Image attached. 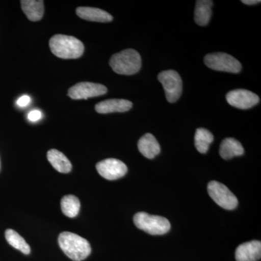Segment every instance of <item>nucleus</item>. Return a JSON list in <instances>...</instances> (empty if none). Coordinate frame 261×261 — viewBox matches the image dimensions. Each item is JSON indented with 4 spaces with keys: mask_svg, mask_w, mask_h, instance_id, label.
I'll list each match as a JSON object with an SVG mask.
<instances>
[{
    "mask_svg": "<svg viewBox=\"0 0 261 261\" xmlns=\"http://www.w3.org/2000/svg\"><path fill=\"white\" fill-rule=\"evenodd\" d=\"M76 14L84 20L99 23H108L112 21L113 19L112 15L108 12L89 7H80L76 9Z\"/></svg>",
    "mask_w": 261,
    "mask_h": 261,
    "instance_id": "nucleus-13",
    "label": "nucleus"
},
{
    "mask_svg": "<svg viewBox=\"0 0 261 261\" xmlns=\"http://www.w3.org/2000/svg\"><path fill=\"white\" fill-rule=\"evenodd\" d=\"M204 63L211 69L227 73H238L241 71V63L233 57L224 53H211L204 58Z\"/></svg>",
    "mask_w": 261,
    "mask_h": 261,
    "instance_id": "nucleus-5",
    "label": "nucleus"
},
{
    "mask_svg": "<svg viewBox=\"0 0 261 261\" xmlns=\"http://www.w3.org/2000/svg\"><path fill=\"white\" fill-rule=\"evenodd\" d=\"M21 8L27 18L32 21H39L44 13V2L41 0H22Z\"/></svg>",
    "mask_w": 261,
    "mask_h": 261,
    "instance_id": "nucleus-16",
    "label": "nucleus"
},
{
    "mask_svg": "<svg viewBox=\"0 0 261 261\" xmlns=\"http://www.w3.org/2000/svg\"><path fill=\"white\" fill-rule=\"evenodd\" d=\"M97 172L108 180H116L122 178L128 171L126 165L115 159L103 160L96 165Z\"/></svg>",
    "mask_w": 261,
    "mask_h": 261,
    "instance_id": "nucleus-9",
    "label": "nucleus"
},
{
    "mask_svg": "<svg viewBox=\"0 0 261 261\" xmlns=\"http://www.w3.org/2000/svg\"><path fill=\"white\" fill-rule=\"evenodd\" d=\"M242 3L247 5H254L259 4L260 3V1H258V0H243Z\"/></svg>",
    "mask_w": 261,
    "mask_h": 261,
    "instance_id": "nucleus-24",
    "label": "nucleus"
},
{
    "mask_svg": "<svg viewBox=\"0 0 261 261\" xmlns=\"http://www.w3.org/2000/svg\"><path fill=\"white\" fill-rule=\"evenodd\" d=\"M207 192L211 198L220 207L226 210H233L238 207V198L224 184L216 181L209 182Z\"/></svg>",
    "mask_w": 261,
    "mask_h": 261,
    "instance_id": "nucleus-7",
    "label": "nucleus"
},
{
    "mask_svg": "<svg viewBox=\"0 0 261 261\" xmlns=\"http://www.w3.org/2000/svg\"><path fill=\"white\" fill-rule=\"evenodd\" d=\"M213 2L198 0L196 2L195 20L197 25L205 27L210 21L212 15Z\"/></svg>",
    "mask_w": 261,
    "mask_h": 261,
    "instance_id": "nucleus-18",
    "label": "nucleus"
},
{
    "mask_svg": "<svg viewBox=\"0 0 261 261\" xmlns=\"http://www.w3.org/2000/svg\"><path fill=\"white\" fill-rule=\"evenodd\" d=\"M134 223L137 228L151 235L165 234L171 229V224L167 219L145 212L135 214Z\"/></svg>",
    "mask_w": 261,
    "mask_h": 261,
    "instance_id": "nucleus-4",
    "label": "nucleus"
},
{
    "mask_svg": "<svg viewBox=\"0 0 261 261\" xmlns=\"http://www.w3.org/2000/svg\"><path fill=\"white\" fill-rule=\"evenodd\" d=\"M158 80L162 84L168 102H176L182 93L183 84L181 76L173 70H164L158 75Z\"/></svg>",
    "mask_w": 261,
    "mask_h": 261,
    "instance_id": "nucleus-6",
    "label": "nucleus"
},
{
    "mask_svg": "<svg viewBox=\"0 0 261 261\" xmlns=\"http://www.w3.org/2000/svg\"><path fill=\"white\" fill-rule=\"evenodd\" d=\"M226 101L230 106L238 109H250L258 104L260 98L256 94L246 89H235L228 92Z\"/></svg>",
    "mask_w": 261,
    "mask_h": 261,
    "instance_id": "nucleus-10",
    "label": "nucleus"
},
{
    "mask_svg": "<svg viewBox=\"0 0 261 261\" xmlns=\"http://www.w3.org/2000/svg\"><path fill=\"white\" fill-rule=\"evenodd\" d=\"M110 65L118 74L134 75L138 73L142 67L140 53L133 49H126L111 57Z\"/></svg>",
    "mask_w": 261,
    "mask_h": 261,
    "instance_id": "nucleus-3",
    "label": "nucleus"
},
{
    "mask_svg": "<svg viewBox=\"0 0 261 261\" xmlns=\"http://www.w3.org/2000/svg\"><path fill=\"white\" fill-rule=\"evenodd\" d=\"M5 238L12 247L20 250L25 255H29L30 253L31 247L29 244L15 230L10 229V228L7 229L5 231Z\"/></svg>",
    "mask_w": 261,
    "mask_h": 261,
    "instance_id": "nucleus-21",
    "label": "nucleus"
},
{
    "mask_svg": "<svg viewBox=\"0 0 261 261\" xmlns=\"http://www.w3.org/2000/svg\"><path fill=\"white\" fill-rule=\"evenodd\" d=\"M61 210L68 218H75L80 213L81 203L78 197L73 195H65L62 198Z\"/></svg>",
    "mask_w": 261,
    "mask_h": 261,
    "instance_id": "nucleus-20",
    "label": "nucleus"
},
{
    "mask_svg": "<svg viewBox=\"0 0 261 261\" xmlns=\"http://www.w3.org/2000/svg\"><path fill=\"white\" fill-rule=\"evenodd\" d=\"M42 113L39 110H34L29 113L28 118L29 121L36 122L39 121L42 118Z\"/></svg>",
    "mask_w": 261,
    "mask_h": 261,
    "instance_id": "nucleus-22",
    "label": "nucleus"
},
{
    "mask_svg": "<svg viewBox=\"0 0 261 261\" xmlns=\"http://www.w3.org/2000/svg\"><path fill=\"white\" fill-rule=\"evenodd\" d=\"M244 152L245 150L241 143L231 137L224 139L220 145V155L224 160H229L237 156L243 155Z\"/></svg>",
    "mask_w": 261,
    "mask_h": 261,
    "instance_id": "nucleus-15",
    "label": "nucleus"
},
{
    "mask_svg": "<svg viewBox=\"0 0 261 261\" xmlns=\"http://www.w3.org/2000/svg\"><path fill=\"white\" fill-rule=\"evenodd\" d=\"M132 102L126 99H111L97 103L95 106V110L97 113L101 114L123 113L132 109Z\"/></svg>",
    "mask_w": 261,
    "mask_h": 261,
    "instance_id": "nucleus-12",
    "label": "nucleus"
},
{
    "mask_svg": "<svg viewBox=\"0 0 261 261\" xmlns=\"http://www.w3.org/2000/svg\"><path fill=\"white\" fill-rule=\"evenodd\" d=\"M138 149L142 155L148 159H153L161 152V146L152 134L142 136L138 142Z\"/></svg>",
    "mask_w": 261,
    "mask_h": 261,
    "instance_id": "nucleus-14",
    "label": "nucleus"
},
{
    "mask_svg": "<svg viewBox=\"0 0 261 261\" xmlns=\"http://www.w3.org/2000/svg\"><path fill=\"white\" fill-rule=\"evenodd\" d=\"M54 56L62 59H77L83 55L84 46L80 39L71 36L57 34L49 40Z\"/></svg>",
    "mask_w": 261,
    "mask_h": 261,
    "instance_id": "nucleus-2",
    "label": "nucleus"
},
{
    "mask_svg": "<svg viewBox=\"0 0 261 261\" xmlns=\"http://www.w3.org/2000/svg\"><path fill=\"white\" fill-rule=\"evenodd\" d=\"M107 92V87L102 84L81 82L70 87L68 94L73 99H87L88 98L99 97Z\"/></svg>",
    "mask_w": 261,
    "mask_h": 261,
    "instance_id": "nucleus-8",
    "label": "nucleus"
},
{
    "mask_svg": "<svg viewBox=\"0 0 261 261\" xmlns=\"http://www.w3.org/2000/svg\"><path fill=\"white\" fill-rule=\"evenodd\" d=\"M47 156L49 162L58 172L68 173L71 171V163L63 152L58 149H51L48 151Z\"/></svg>",
    "mask_w": 261,
    "mask_h": 261,
    "instance_id": "nucleus-17",
    "label": "nucleus"
},
{
    "mask_svg": "<svg viewBox=\"0 0 261 261\" xmlns=\"http://www.w3.org/2000/svg\"><path fill=\"white\" fill-rule=\"evenodd\" d=\"M261 257V243L257 240L240 245L235 252L237 261H257Z\"/></svg>",
    "mask_w": 261,
    "mask_h": 261,
    "instance_id": "nucleus-11",
    "label": "nucleus"
},
{
    "mask_svg": "<svg viewBox=\"0 0 261 261\" xmlns=\"http://www.w3.org/2000/svg\"><path fill=\"white\" fill-rule=\"evenodd\" d=\"M58 243L65 255L74 261L84 260L92 252L89 242L76 233L62 232L58 238Z\"/></svg>",
    "mask_w": 261,
    "mask_h": 261,
    "instance_id": "nucleus-1",
    "label": "nucleus"
},
{
    "mask_svg": "<svg viewBox=\"0 0 261 261\" xmlns=\"http://www.w3.org/2000/svg\"><path fill=\"white\" fill-rule=\"evenodd\" d=\"M31 102V97L28 95H23L20 97L17 101V104L20 107L23 108L28 106Z\"/></svg>",
    "mask_w": 261,
    "mask_h": 261,
    "instance_id": "nucleus-23",
    "label": "nucleus"
},
{
    "mask_svg": "<svg viewBox=\"0 0 261 261\" xmlns=\"http://www.w3.org/2000/svg\"><path fill=\"white\" fill-rule=\"evenodd\" d=\"M214 139L210 130L203 128H197L195 135V145L197 151L202 154L206 153Z\"/></svg>",
    "mask_w": 261,
    "mask_h": 261,
    "instance_id": "nucleus-19",
    "label": "nucleus"
}]
</instances>
